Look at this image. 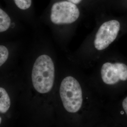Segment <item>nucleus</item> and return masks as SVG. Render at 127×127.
Returning a JSON list of instances; mask_svg holds the SVG:
<instances>
[{
  "instance_id": "f257e3e1",
  "label": "nucleus",
  "mask_w": 127,
  "mask_h": 127,
  "mask_svg": "<svg viewBox=\"0 0 127 127\" xmlns=\"http://www.w3.org/2000/svg\"><path fill=\"white\" fill-rule=\"evenodd\" d=\"M100 76L104 84L115 90L127 87V58L115 52L102 64Z\"/></svg>"
},
{
  "instance_id": "f03ea898",
  "label": "nucleus",
  "mask_w": 127,
  "mask_h": 127,
  "mask_svg": "<svg viewBox=\"0 0 127 127\" xmlns=\"http://www.w3.org/2000/svg\"><path fill=\"white\" fill-rule=\"evenodd\" d=\"M54 79V64L52 59L47 55L40 56L32 69V83L34 88L40 93H47L51 90Z\"/></svg>"
},
{
  "instance_id": "7ed1b4c3",
  "label": "nucleus",
  "mask_w": 127,
  "mask_h": 127,
  "mask_svg": "<svg viewBox=\"0 0 127 127\" xmlns=\"http://www.w3.org/2000/svg\"><path fill=\"white\" fill-rule=\"evenodd\" d=\"M59 93L64 107L69 113H75L81 109L83 102L82 88L77 80L72 76L64 79Z\"/></svg>"
},
{
  "instance_id": "20e7f679",
  "label": "nucleus",
  "mask_w": 127,
  "mask_h": 127,
  "mask_svg": "<svg viewBox=\"0 0 127 127\" xmlns=\"http://www.w3.org/2000/svg\"><path fill=\"white\" fill-rule=\"evenodd\" d=\"M80 15L77 5L67 0L54 3L52 6L50 20L56 25L68 24L75 22Z\"/></svg>"
},
{
  "instance_id": "39448f33",
  "label": "nucleus",
  "mask_w": 127,
  "mask_h": 127,
  "mask_svg": "<svg viewBox=\"0 0 127 127\" xmlns=\"http://www.w3.org/2000/svg\"><path fill=\"white\" fill-rule=\"evenodd\" d=\"M10 106V100L9 95L4 88H0V112L6 113Z\"/></svg>"
},
{
  "instance_id": "423d86ee",
  "label": "nucleus",
  "mask_w": 127,
  "mask_h": 127,
  "mask_svg": "<svg viewBox=\"0 0 127 127\" xmlns=\"http://www.w3.org/2000/svg\"><path fill=\"white\" fill-rule=\"evenodd\" d=\"M11 20L9 15L1 9H0V32L7 31L10 26Z\"/></svg>"
},
{
  "instance_id": "0eeeda50",
  "label": "nucleus",
  "mask_w": 127,
  "mask_h": 127,
  "mask_svg": "<svg viewBox=\"0 0 127 127\" xmlns=\"http://www.w3.org/2000/svg\"><path fill=\"white\" fill-rule=\"evenodd\" d=\"M14 3L19 9L26 10L32 5V0H13Z\"/></svg>"
},
{
  "instance_id": "6e6552de",
  "label": "nucleus",
  "mask_w": 127,
  "mask_h": 127,
  "mask_svg": "<svg viewBox=\"0 0 127 127\" xmlns=\"http://www.w3.org/2000/svg\"><path fill=\"white\" fill-rule=\"evenodd\" d=\"M9 51L4 46H0V66H1L7 60L9 57Z\"/></svg>"
},
{
  "instance_id": "1a4fd4ad",
  "label": "nucleus",
  "mask_w": 127,
  "mask_h": 127,
  "mask_svg": "<svg viewBox=\"0 0 127 127\" xmlns=\"http://www.w3.org/2000/svg\"><path fill=\"white\" fill-rule=\"evenodd\" d=\"M122 106L125 114L127 116V95L123 99L122 103Z\"/></svg>"
},
{
  "instance_id": "9d476101",
  "label": "nucleus",
  "mask_w": 127,
  "mask_h": 127,
  "mask_svg": "<svg viewBox=\"0 0 127 127\" xmlns=\"http://www.w3.org/2000/svg\"><path fill=\"white\" fill-rule=\"evenodd\" d=\"M67 0L76 5L80 4V3L82 2V0Z\"/></svg>"
}]
</instances>
